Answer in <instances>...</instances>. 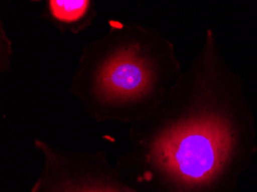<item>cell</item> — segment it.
Instances as JSON below:
<instances>
[{"label": "cell", "instance_id": "obj_1", "mask_svg": "<svg viewBox=\"0 0 257 192\" xmlns=\"http://www.w3.org/2000/svg\"><path fill=\"white\" fill-rule=\"evenodd\" d=\"M240 77L208 31L203 49L153 113L130 125L115 168L135 192H227L251 152Z\"/></svg>", "mask_w": 257, "mask_h": 192}, {"label": "cell", "instance_id": "obj_4", "mask_svg": "<svg viewBox=\"0 0 257 192\" xmlns=\"http://www.w3.org/2000/svg\"><path fill=\"white\" fill-rule=\"evenodd\" d=\"M52 17L64 25L79 23L90 11V0H49Z\"/></svg>", "mask_w": 257, "mask_h": 192}, {"label": "cell", "instance_id": "obj_2", "mask_svg": "<svg viewBox=\"0 0 257 192\" xmlns=\"http://www.w3.org/2000/svg\"><path fill=\"white\" fill-rule=\"evenodd\" d=\"M180 75L172 46L131 28L90 46L69 92L97 122L132 124L158 107Z\"/></svg>", "mask_w": 257, "mask_h": 192}, {"label": "cell", "instance_id": "obj_3", "mask_svg": "<svg viewBox=\"0 0 257 192\" xmlns=\"http://www.w3.org/2000/svg\"><path fill=\"white\" fill-rule=\"evenodd\" d=\"M42 169L30 192H135L104 151L76 152L35 139Z\"/></svg>", "mask_w": 257, "mask_h": 192}]
</instances>
